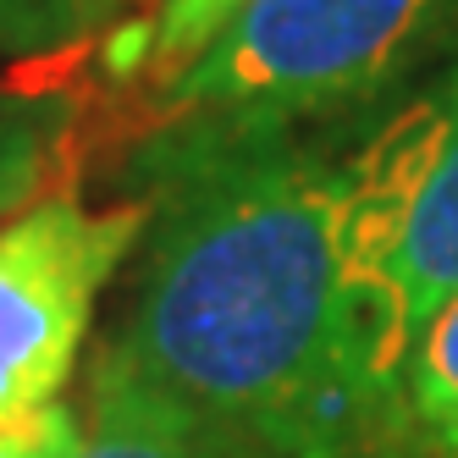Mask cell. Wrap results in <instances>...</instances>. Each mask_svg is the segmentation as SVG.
Instances as JSON below:
<instances>
[{"instance_id": "6da1fadb", "label": "cell", "mask_w": 458, "mask_h": 458, "mask_svg": "<svg viewBox=\"0 0 458 458\" xmlns=\"http://www.w3.org/2000/svg\"><path fill=\"white\" fill-rule=\"evenodd\" d=\"M106 359L276 458H376L343 287V160L282 133H193Z\"/></svg>"}, {"instance_id": "7a4b0ae2", "label": "cell", "mask_w": 458, "mask_h": 458, "mask_svg": "<svg viewBox=\"0 0 458 458\" xmlns=\"http://www.w3.org/2000/svg\"><path fill=\"white\" fill-rule=\"evenodd\" d=\"M343 287L365 386L403 425L414 337L458 293V61L343 160Z\"/></svg>"}, {"instance_id": "3957f363", "label": "cell", "mask_w": 458, "mask_h": 458, "mask_svg": "<svg viewBox=\"0 0 458 458\" xmlns=\"http://www.w3.org/2000/svg\"><path fill=\"white\" fill-rule=\"evenodd\" d=\"M453 12L458 0H243L155 89L193 133H282L381 89Z\"/></svg>"}, {"instance_id": "277c9868", "label": "cell", "mask_w": 458, "mask_h": 458, "mask_svg": "<svg viewBox=\"0 0 458 458\" xmlns=\"http://www.w3.org/2000/svg\"><path fill=\"white\" fill-rule=\"evenodd\" d=\"M149 226V205L89 210L45 193L0 221V425L55 409L106 282Z\"/></svg>"}, {"instance_id": "5b68a950", "label": "cell", "mask_w": 458, "mask_h": 458, "mask_svg": "<svg viewBox=\"0 0 458 458\" xmlns=\"http://www.w3.org/2000/svg\"><path fill=\"white\" fill-rule=\"evenodd\" d=\"M78 458H276L254 437L210 414H193L177 398L155 392L133 370L100 353L89 381V420Z\"/></svg>"}, {"instance_id": "8992f818", "label": "cell", "mask_w": 458, "mask_h": 458, "mask_svg": "<svg viewBox=\"0 0 458 458\" xmlns=\"http://www.w3.org/2000/svg\"><path fill=\"white\" fill-rule=\"evenodd\" d=\"M72 111L50 94H0V221L22 216L50 193V177L67 155Z\"/></svg>"}, {"instance_id": "52a82bcc", "label": "cell", "mask_w": 458, "mask_h": 458, "mask_svg": "<svg viewBox=\"0 0 458 458\" xmlns=\"http://www.w3.org/2000/svg\"><path fill=\"white\" fill-rule=\"evenodd\" d=\"M398 420L403 431L431 442L442 458L458 447V293L414 337V353L403 365V392H398Z\"/></svg>"}, {"instance_id": "ba28073f", "label": "cell", "mask_w": 458, "mask_h": 458, "mask_svg": "<svg viewBox=\"0 0 458 458\" xmlns=\"http://www.w3.org/2000/svg\"><path fill=\"white\" fill-rule=\"evenodd\" d=\"M122 6L127 0H0V50L55 55L100 34Z\"/></svg>"}, {"instance_id": "9c48e42d", "label": "cell", "mask_w": 458, "mask_h": 458, "mask_svg": "<svg viewBox=\"0 0 458 458\" xmlns=\"http://www.w3.org/2000/svg\"><path fill=\"white\" fill-rule=\"evenodd\" d=\"M238 12L243 0H155L144 28V67L155 72V83L199 55Z\"/></svg>"}, {"instance_id": "30bf717a", "label": "cell", "mask_w": 458, "mask_h": 458, "mask_svg": "<svg viewBox=\"0 0 458 458\" xmlns=\"http://www.w3.org/2000/svg\"><path fill=\"white\" fill-rule=\"evenodd\" d=\"M78 447H83V414L72 403L0 425V458H78Z\"/></svg>"}, {"instance_id": "8fae6325", "label": "cell", "mask_w": 458, "mask_h": 458, "mask_svg": "<svg viewBox=\"0 0 458 458\" xmlns=\"http://www.w3.org/2000/svg\"><path fill=\"white\" fill-rule=\"evenodd\" d=\"M447 458H458V447H453V453H447Z\"/></svg>"}]
</instances>
